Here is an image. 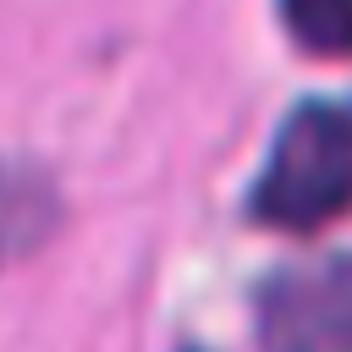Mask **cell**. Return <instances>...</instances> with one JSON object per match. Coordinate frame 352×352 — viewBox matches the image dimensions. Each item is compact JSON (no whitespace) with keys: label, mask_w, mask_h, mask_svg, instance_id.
<instances>
[{"label":"cell","mask_w":352,"mask_h":352,"mask_svg":"<svg viewBox=\"0 0 352 352\" xmlns=\"http://www.w3.org/2000/svg\"><path fill=\"white\" fill-rule=\"evenodd\" d=\"M352 209V110L308 99L297 104L253 187V214L280 231H319Z\"/></svg>","instance_id":"6da1fadb"},{"label":"cell","mask_w":352,"mask_h":352,"mask_svg":"<svg viewBox=\"0 0 352 352\" xmlns=\"http://www.w3.org/2000/svg\"><path fill=\"white\" fill-rule=\"evenodd\" d=\"M253 330L264 352H352V253L275 270L258 286Z\"/></svg>","instance_id":"7a4b0ae2"},{"label":"cell","mask_w":352,"mask_h":352,"mask_svg":"<svg viewBox=\"0 0 352 352\" xmlns=\"http://www.w3.org/2000/svg\"><path fill=\"white\" fill-rule=\"evenodd\" d=\"M60 220L55 182L28 160H0V270L38 253Z\"/></svg>","instance_id":"3957f363"},{"label":"cell","mask_w":352,"mask_h":352,"mask_svg":"<svg viewBox=\"0 0 352 352\" xmlns=\"http://www.w3.org/2000/svg\"><path fill=\"white\" fill-rule=\"evenodd\" d=\"M280 22L292 44L319 60L352 55V0H280Z\"/></svg>","instance_id":"277c9868"}]
</instances>
